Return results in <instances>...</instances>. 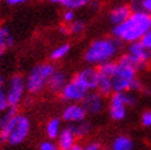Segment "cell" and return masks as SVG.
<instances>
[{"label":"cell","mask_w":151,"mask_h":150,"mask_svg":"<svg viewBox=\"0 0 151 150\" xmlns=\"http://www.w3.org/2000/svg\"><path fill=\"white\" fill-rule=\"evenodd\" d=\"M96 91L104 96H111L113 94V85H112V76L108 74L99 71V81H97Z\"/></svg>","instance_id":"e0dca14e"},{"label":"cell","mask_w":151,"mask_h":150,"mask_svg":"<svg viewBox=\"0 0 151 150\" xmlns=\"http://www.w3.org/2000/svg\"><path fill=\"white\" fill-rule=\"evenodd\" d=\"M70 44L69 43H62V44H58L57 47H54L52 49L50 52V59L53 62H59V61H62V59H64L68 54L70 53Z\"/></svg>","instance_id":"44dd1931"},{"label":"cell","mask_w":151,"mask_h":150,"mask_svg":"<svg viewBox=\"0 0 151 150\" xmlns=\"http://www.w3.org/2000/svg\"><path fill=\"white\" fill-rule=\"evenodd\" d=\"M0 1H3V0H0Z\"/></svg>","instance_id":"74e56055"},{"label":"cell","mask_w":151,"mask_h":150,"mask_svg":"<svg viewBox=\"0 0 151 150\" xmlns=\"http://www.w3.org/2000/svg\"><path fill=\"white\" fill-rule=\"evenodd\" d=\"M90 3V0H64L63 6L65 9H70V10H78L81 7L87 6Z\"/></svg>","instance_id":"603a6c76"},{"label":"cell","mask_w":151,"mask_h":150,"mask_svg":"<svg viewBox=\"0 0 151 150\" xmlns=\"http://www.w3.org/2000/svg\"><path fill=\"white\" fill-rule=\"evenodd\" d=\"M87 117V112L80 102H71L68 103L66 106L63 108L60 118L62 121L68 123V124H74L85 121Z\"/></svg>","instance_id":"30bf717a"},{"label":"cell","mask_w":151,"mask_h":150,"mask_svg":"<svg viewBox=\"0 0 151 150\" xmlns=\"http://www.w3.org/2000/svg\"><path fill=\"white\" fill-rule=\"evenodd\" d=\"M75 19H76V16H75V11L70 10V9H65V11L62 15L63 24H66V25H69L70 22H73Z\"/></svg>","instance_id":"83f0119b"},{"label":"cell","mask_w":151,"mask_h":150,"mask_svg":"<svg viewBox=\"0 0 151 150\" xmlns=\"http://www.w3.org/2000/svg\"><path fill=\"white\" fill-rule=\"evenodd\" d=\"M129 1H132V3H137V1H139V0H129Z\"/></svg>","instance_id":"8d00e7d4"},{"label":"cell","mask_w":151,"mask_h":150,"mask_svg":"<svg viewBox=\"0 0 151 150\" xmlns=\"http://www.w3.org/2000/svg\"><path fill=\"white\" fill-rule=\"evenodd\" d=\"M62 122L63 121L60 117H52L47 121L46 125H44V134H46L48 139H53V140L57 139L60 131L63 129Z\"/></svg>","instance_id":"2e32d148"},{"label":"cell","mask_w":151,"mask_h":150,"mask_svg":"<svg viewBox=\"0 0 151 150\" xmlns=\"http://www.w3.org/2000/svg\"><path fill=\"white\" fill-rule=\"evenodd\" d=\"M133 10H141L151 15V0H139L134 3Z\"/></svg>","instance_id":"484cf974"},{"label":"cell","mask_w":151,"mask_h":150,"mask_svg":"<svg viewBox=\"0 0 151 150\" xmlns=\"http://www.w3.org/2000/svg\"><path fill=\"white\" fill-rule=\"evenodd\" d=\"M55 70V65L50 62H42L33 65L25 76L27 94L33 96L42 94L47 89L48 80Z\"/></svg>","instance_id":"5b68a950"},{"label":"cell","mask_w":151,"mask_h":150,"mask_svg":"<svg viewBox=\"0 0 151 150\" xmlns=\"http://www.w3.org/2000/svg\"><path fill=\"white\" fill-rule=\"evenodd\" d=\"M28 1V0H5V3L7 6H11V7H16L20 5H24Z\"/></svg>","instance_id":"1f68e13d"},{"label":"cell","mask_w":151,"mask_h":150,"mask_svg":"<svg viewBox=\"0 0 151 150\" xmlns=\"http://www.w3.org/2000/svg\"><path fill=\"white\" fill-rule=\"evenodd\" d=\"M32 131V121L27 115L16 112L0 131V144L17 146L28 139Z\"/></svg>","instance_id":"277c9868"},{"label":"cell","mask_w":151,"mask_h":150,"mask_svg":"<svg viewBox=\"0 0 151 150\" xmlns=\"http://www.w3.org/2000/svg\"><path fill=\"white\" fill-rule=\"evenodd\" d=\"M127 56L130 58V61L138 70L147 68V65L151 62V52L140 41L132 42L128 44Z\"/></svg>","instance_id":"ba28073f"},{"label":"cell","mask_w":151,"mask_h":150,"mask_svg":"<svg viewBox=\"0 0 151 150\" xmlns=\"http://www.w3.org/2000/svg\"><path fill=\"white\" fill-rule=\"evenodd\" d=\"M74 78L79 80L84 86H86L90 91L96 90L97 87V81H99V69H96L95 66L90 65L87 68H84L75 73Z\"/></svg>","instance_id":"7c38bea8"},{"label":"cell","mask_w":151,"mask_h":150,"mask_svg":"<svg viewBox=\"0 0 151 150\" xmlns=\"http://www.w3.org/2000/svg\"><path fill=\"white\" fill-rule=\"evenodd\" d=\"M38 150H59V148H58V144H57L55 140L47 138L40 143Z\"/></svg>","instance_id":"4316f807"},{"label":"cell","mask_w":151,"mask_h":150,"mask_svg":"<svg viewBox=\"0 0 151 150\" xmlns=\"http://www.w3.org/2000/svg\"><path fill=\"white\" fill-rule=\"evenodd\" d=\"M76 140H78L76 136L74 134V132L71 131V128L69 125L63 127V129L60 131L59 136L55 139L59 150H68V149H70L73 145L76 144Z\"/></svg>","instance_id":"9a60e30c"},{"label":"cell","mask_w":151,"mask_h":150,"mask_svg":"<svg viewBox=\"0 0 151 150\" xmlns=\"http://www.w3.org/2000/svg\"><path fill=\"white\" fill-rule=\"evenodd\" d=\"M69 81V78L65 71L63 70H55L54 73L52 74V76L48 80V85L47 89L50 94H54V95H60L62 90L65 87L66 82Z\"/></svg>","instance_id":"4fadbf2b"},{"label":"cell","mask_w":151,"mask_h":150,"mask_svg":"<svg viewBox=\"0 0 151 150\" xmlns=\"http://www.w3.org/2000/svg\"><path fill=\"white\" fill-rule=\"evenodd\" d=\"M88 6L91 7V9L97 10V9H99V7H100V1H99V0H90Z\"/></svg>","instance_id":"d6a6232c"},{"label":"cell","mask_w":151,"mask_h":150,"mask_svg":"<svg viewBox=\"0 0 151 150\" xmlns=\"http://www.w3.org/2000/svg\"><path fill=\"white\" fill-rule=\"evenodd\" d=\"M132 12H133V9L129 5L120 4V5L114 6L109 11L108 20L113 26H116V25H119V24H122V22H124L132 15Z\"/></svg>","instance_id":"5bb4252c"},{"label":"cell","mask_w":151,"mask_h":150,"mask_svg":"<svg viewBox=\"0 0 151 150\" xmlns=\"http://www.w3.org/2000/svg\"><path fill=\"white\" fill-rule=\"evenodd\" d=\"M151 28V15L141 11L133 10L132 15L124 22L116 25L112 30V36L123 43H132L140 41Z\"/></svg>","instance_id":"6da1fadb"},{"label":"cell","mask_w":151,"mask_h":150,"mask_svg":"<svg viewBox=\"0 0 151 150\" xmlns=\"http://www.w3.org/2000/svg\"><path fill=\"white\" fill-rule=\"evenodd\" d=\"M116 63V70L112 76L113 92H134L142 90V84L137 76L138 69L127 53L120 56Z\"/></svg>","instance_id":"3957f363"},{"label":"cell","mask_w":151,"mask_h":150,"mask_svg":"<svg viewBox=\"0 0 151 150\" xmlns=\"http://www.w3.org/2000/svg\"><path fill=\"white\" fill-rule=\"evenodd\" d=\"M14 44H15V37L11 32V30L7 26L0 25V49L5 52L12 48Z\"/></svg>","instance_id":"d6986e66"},{"label":"cell","mask_w":151,"mask_h":150,"mask_svg":"<svg viewBox=\"0 0 151 150\" xmlns=\"http://www.w3.org/2000/svg\"><path fill=\"white\" fill-rule=\"evenodd\" d=\"M17 112V108L14 107H9L6 111H4L3 113H0V131H1L4 127L7 124V122L11 119V117Z\"/></svg>","instance_id":"d4e9b609"},{"label":"cell","mask_w":151,"mask_h":150,"mask_svg":"<svg viewBox=\"0 0 151 150\" xmlns=\"http://www.w3.org/2000/svg\"><path fill=\"white\" fill-rule=\"evenodd\" d=\"M88 92H90V90L73 76L71 79H69L65 87L62 90L60 97H62V100L64 102H68V103H71V102L81 103Z\"/></svg>","instance_id":"9c48e42d"},{"label":"cell","mask_w":151,"mask_h":150,"mask_svg":"<svg viewBox=\"0 0 151 150\" xmlns=\"http://www.w3.org/2000/svg\"><path fill=\"white\" fill-rule=\"evenodd\" d=\"M85 150H102V145L100 141H96V140H92V141H88L86 145H84Z\"/></svg>","instance_id":"4dcf8cb0"},{"label":"cell","mask_w":151,"mask_h":150,"mask_svg":"<svg viewBox=\"0 0 151 150\" xmlns=\"http://www.w3.org/2000/svg\"><path fill=\"white\" fill-rule=\"evenodd\" d=\"M137 105V97L132 91L113 92L108 101V115L112 121H124L128 115V108Z\"/></svg>","instance_id":"8992f818"},{"label":"cell","mask_w":151,"mask_h":150,"mask_svg":"<svg viewBox=\"0 0 151 150\" xmlns=\"http://www.w3.org/2000/svg\"><path fill=\"white\" fill-rule=\"evenodd\" d=\"M68 150H85V148H84V145H80V144H75V145H73L70 149H68Z\"/></svg>","instance_id":"836d02e7"},{"label":"cell","mask_w":151,"mask_h":150,"mask_svg":"<svg viewBox=\"0 0 151 150\" xmlns=\"http://www.w3.org/2000/svg\"><path fill=\"white\" fill-rule=\"evenodd\" d=\"M48 1L52 3V4H54V5H63L64 0H48Z\"/></svg>","instance_id":"e575fe53"},{"label":"cell","mask_w":151,"mask_h":150,"mask_svg":"<svg viewBox=\"0 0 151 150\" xmlns=\"http://www.w3.org/2000/svg\"><path fill=\"white\" fill-rule=\"evenodd\" d=\"M69 127L71 128V131L74 132V134L76 136V138H85L87 137L90 132H91L92 127H91V123L88 121H82V122H79V123H74V124H69Z\"/></svg>","instance_id":"ffe728a7"},{"label":"cell","mask_w":151,"mask_h":150,"mask_svg":"<svg viewBox=\"0 0 151 150\" xmlns=\"http://www.w3.org/2000/svg\"><path fill=\"white\" fill-rule=\"evenodd\" d=\"M10 106H9V102H7L6 91H5V82L0 78V113H3Z\"/></svg>","instance_id":"cb8c5ba5"},{"label":"cell","mask_w":151,"mask_h":150,"mask_svg":"<svg viewBox=\"0 0 151 150\" xmlns=\"http://www.w3.org/2000/svg\"><path fill=\"white\" fill-rule=\"evenodd\" d=\"M140 42L144 44V46L151 52V28L149 30V31L141 37V40H140Z\"/></svg>","instance_id":"f546056e"},{"label":"cell","mask_w":151,"mask_h":150,"mask_svg":"<svg viewBox=\"0 0 151 150\" xmlns=\"http://www.w3.org/2000/svg\"><path fill=\"white\" fill-rule=\"evenodd\" d=\"M3 58H4V50L0 49V74H1V63H3Z\"/></svg>","instance_id":"d590c367"},{"label":"cell","mask_w":151,"mask_h":150,"mask_svg":"<svg viewBox=\"0 0 151 150\" xmlns=\"http://www.w3.org/2000/svg\"><path fill=\"white\" fill-rule=\"evenodd\" d=\"M122 43L116 37H99L86 47L84 61L92 66H100L103 63L113 61L120 50Z\"/></svg>","instance_id":"7a4b0ae2"},{"label":"cell","mask_w":151,"mask_h":150,"mask_svg":"<svg viewBox=\"0 0 151 150\" xmlns=\"http://www.w3.org/2000/svg\"><path fill=\"white\" fill-rule=\"evenodd\" d=\"M140 122L146 128H151V110H146L142 112V115L140 117Z\"/></svg>","instance_id":"f1b7e54d"},{"label":"cell","mask_w":151,"mask_h":150,"mask_svg":"<svg viewBox=\"0 0 151 150\" xmlns=\"http://www.w3.org/2000/svg\"><path fill=\"white\" fill-rule=\"evenodd\" d=\"M5 91L9 106L17 108L27 94L26 81L21 74H14L5 82Z\"/></svg>","instance_id":"52a82bcc"},{"label":"cell","mask_w":151,"mask_h":150,"mask_svg":"<svg viewBox=\"0 0 151 150\" xmlns=\"http://www.w3.org/2000/svg\"><path fill=\"white\" fill-rule=\"evenodd\" d=\"M135 143L134 140L127 134H119L114 137L111 143V150H134Z\"/></svg>","instance_id":"ac0fdd59"},{"label":"cell","mask_w":151,"mask_h":150,"mask_svg":"<svg viewBox=\"0 0 151 150\" xmlns=\"http://www.w3.org/2000/svg\"><path fill=\"white\" fill-rule=\"evenodd\" d=\"M85 21H82V20H78V19H75L73 22H70L69 25H68V30H69V35H75V36H78V35H81L82 32L85 31Z\"/></svg>","instance_id":"7402d4cb"},{"label":"cell","mask_w":151,"mask_h":150,"mask_svg":"<svg viewBox=\"0 0 151 150\" xmlns=\"http://www.w3.org/2000/svg\"><path fill=\"white\" fill-rule=\"evenodd\" d=\"M82 106L86 110L87 115L91 116H96L102 112V110L104 108V100L103 96L101 94H99L97 91H90L87 94V96L82 100Z\"/></svg>","instance_id":"8fae6325"}]
</instances>
